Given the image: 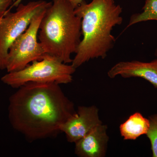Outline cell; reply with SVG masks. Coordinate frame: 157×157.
Returning a JSON list of instances; mask_svg holds the SVG:
<instances>
[{
	"label": "cell",
	"instance_id": "cell-5",
	"mask_svg": "<svg viewBox=\"0 0 157 157\" xmlns=\"http://www.w3.org/2000/svg\"><path fill=\"white\" fill-rule=\"evenodd\" d=\"M52 2L43 0L20 3L14 12L9 9L0 19V69H6L9 48L29 25L33 17L46 10Z\"/></svg>",
	"mask_w": 157,
	"mask_h": 157
},
{
	"label": "cell",
	"instance_id": "cell-3",
	"mask_svg": "<svg viewBox=\"0 0 157 157\" xmlns=\"http://www.w3.org/2000/svg\"><path fill=\"white\" fill-rule=\"evenodd\" d=\"M81 19L68 0H53L39 26L38 38L45 53L72 63L81 41Z\"/></svg>",
	"mask_w": 157,
	"mask_h": 157
},
{
	"label": "cell",
	"instance_id": "cell-13",
	"mask_svg": "<svg viewBox=\"0 0 157 157\" xmlns=\"http://www.w3.org/2000/svg\"><path fill=\"white\" fill-rule=\"evenodd\" d=\"M13 0H0V19L6 14Z\"/></svg>",
	"mask_w": 157,
	"mask_h": 157
},
{
	"label": "cell",
	"instance_id": "cell-1",
	"mask_svg": "<svg viewBox=\"0 0 157 157\" xmlns=\"http://www.w3.org/2000/svg\"><path fill=\"white\" fill-rule=\"evenodd\" d=\"M8 111L12 128L32 140L56 135L76 112L59 84L35 82L23 85L11 95Z\"/></svg>",
	"mask_w": 157,
	"mask_h": 157
},
{
	"label": "cell",
	"instance_id": "cell-14",
	"mask_svg": "<svg viewBox=\"0 0 157 157\" xmlns=\"http://www.w3.org/2000/svg\"><path fill=\"white\" fill-rule=\"evenodd\" d=\"M70 3L72 4V6L75 8L78 5H80L82 2L84 1V0H68Z\"/></svg>",
	"mask_w": 157,
	"mask_h": 157
},
{
	"label": "cell",
	"instance_id": "cell-10",
	"mask_svg": "<svg viewBox=\"0 0 157 157\" xmlns=\"http://www.w3.org/2000/svg\"><path fill=\"white\" fill-rule=\"evenodd\" d=\"M149 128L148 119L140 113L136 112L129 117L120 126L121 136L124 140H135L141 135H146Z\"/></svg>",
	"mask_w": 157,
	"mask_h": 157
},
{
	"label": "cell",
	"instance_id": "cell-6",
	"mask_svg": "<svg viewBox=\"0 0 157 157\" xmlns=\"http://www.w3.org/2000/svg\"><path fill=\"white\" fill-rule=\"evenodd\" d=\"M46 10L33 17L25 32L11 45L7 60L8 73L22 70L31 62L41 59L46 53L38 39L39 26Z\"/></svg>",
	"mask_w": 157,
	"mask_h": 157
},
{
	"label": "cell",
	"instance_id": "cell-4",
	"mask_svg": "<svg viewBox=\"0 0 157 157\" xmlns=\"http://www.w3.org/2000/svg\"><path fill=\"white\" fill-rule=\"evenodd\" d=\"M76 69L72 64L64 63L45 53L41 59L34 61L22 70L8 73L1 80L14 88L29 82L67 84L73 81Z\"/></svg>",
	"mask_w": 157,
	"mask_h": 157
},
{
	"label": "cell",
	"instance_id": "cell-15",
	"mask_svg": "<svg viewBox=\"0 0 157 157\" xmlns=\"http://www.w3.org/2000/svg\"><path fill=\"white\" fill-rule=\"evenodd\" d=\"M22 0H16L15 2L13 3V5L11 6V8H10V9H11V8H12L13 7H17L18 5H19L20 3H21V2H22Z\"/></svg>",
	"mask_w": 157,
	"mask_h": 157
},
{
	"label": "cell",
	"instance_id": "cell-16",
	"mask_svg": "<svg viewBox=\"0 0 157 157\" xmlns=\"http://www.w3.org/2000/svg\"><path fill=\"white\" fill-rule=\"evenodd\" d=\"M155 55L156 56H157V48L156 49V50Z\"/></svg>",
	"mask_w": 157,
	"mask_h": 157
},
{
	"label": "cell",
	"instance_id": "cell-12",
	"mask_svg": "<svg viewBox=\"0 0 157 157\" xmlns=\"http://www.w3.org/2000/svg\"><path fill=\"white\" fill-rule=\"evenodd\" d=\"M149 128L146 133L150 141L152 157H157V113L149 117Z\"/></svg>",
	"mask_w": 157,
	"mask_h": 157
},
{
	"label": "cell",
	"instance_id": "cell-8",
	"mask_svg": "<svg viewBox=\"0 0 157 157\" xmlns=\"http://www.w3.org/2000/svg\"><path fill=\"white\" fill-rule=\"evenodd\" d=\"M107 76L111 78L118 76L143 78L157 89V59L148 63L137 60L119 62L108 70Z\"/></svg>",
	"mask_w": 157,
	"mask_h": 157
},
{
	"label": "cell",
	"instance_id": "cell-9",
	"mask_svg": "<svg viewBox=\"0 0 157 157\" xmlns=\"http://www.w3.org/2000/svg\"><path fill=\"white\" fill-rule=\"evenodd\" d=\"M107 125L97 126L75 144V153L79 157H104L107 153L109 137Z\"/></svg>",
	"mask_w": 157,
	"mask_h": 157
},
{
	"label": "cell",
	"instance_id": "cell-11",
	"mask_svg": "<svg viewBox=\"0 0 157 157\" xmlns=\"http://www.w3.org/2000/svg\"><path fill=\"white\" fill-rule=\"evenodd\" d=\"M142 12L132 14L126 29L141 22L157 21V0H145Z\"/></svg>",
	"mask_w": 157,
	"mask_h": 157
},
{
	"label": "cell",
	"instance_id": "cell-7",
	"mask_svg": "<svg viewBox=\"0 0 157 157\" xmlns=\"http://www.w3.org/2000/svg\"><path fill=\"white\" fill-rule=\"evenodd\" d=\"M99 110L95 105L79 106L76 113L60 128L68 142L76 143L97 126L103 124L99 116Z\"/></svg>",
	"mask_w": 157,
	"mask_h": 157
},
{
	"label": "cell",
	"instance_id": "cell-2",
	"mask_svg": "<svg viewBox=\"0 0 157 157\" xmlns=\"http://www.w3.org/2000/svg\"><path fill=\"white\" fill-rule=\"evenodd\" d=\"M123 9L114 0L83 1L75 9L82 36L71 64L77 69L94 59H105L115 43L113 29L123 23Z\"/></svg>",
	"mask_w": 157,
	"mask_h": 157
}]
</instances>
